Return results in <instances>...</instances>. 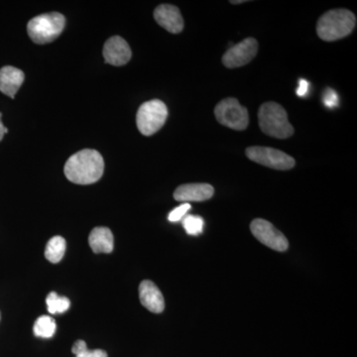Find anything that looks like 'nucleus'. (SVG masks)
<instances>
[{
  "mask_svg": "<svg viewBox=\"0 0 357 357\" xmlns=\"http://www.w3.org/2000/svg\"><path fill=\"white\" fill-rule=\"evenodd\" d=\"M24 79V73L17 68L11 66L2 68L0 70V91L14 98L18 89L22 86Z\"/></svg>",
  "mask_w": 357,
  "mask_h": 357,
  "instance_id": "4468645a",
  "label": "nucleus"
},
{
  "mask_svg": "<svg viewBox=\"0 0 357 357\" xmlns=\"http://www.w3.org/2000/svg\"><path fill=\"white\" fill-rule=\"evenodd\" d=\"M0 319H1V314H0Z\"/></svg>",
  "mask_w": 357,
  "mask_h": 357,
  "instance_id": "a878e982",
  "label": "nucleus"
},
{
  "mask_svg": "<svg viewBox=\"0 0 357 357\" xmlns=\"http://www.w3.org/2000/svg\"><path fill=\"white\" fill-rule=\"evenodd\" d=\"M154 18L156 22L167 31L178 34L184 28V20L178 7L171 4H162L155 9Z\"/></svg>",
  "mask_w": 357,
  "mask_h": 357,
  "instance_id": "9b49d317",
  "label": "nucleus"
},
{
  "mask_svg": "<svg viewBox=\"0 0 357 357\" xmlns=\"http://www.w3.org/2000/svg\"><path fill=\"white\" fill-rule=\"evenodd\" d=\"M89 243L96 255L112 252L114 248V234L107 227H96L89 234Z\"/></svg>",
  "mask_w": 357,
  "mask_h": 357,
  "instance_id": "2eb2a0df",
  "label": "nucleus"
},
{
  "mask_svg": "<svg viewBox=\"0 0 357 357\" xmlns=\"http://www.w3.org/2000/svg\"><path fill=\"white\" fill-rule=\"evenodd\" d=\"M258 52V42L255 38H246L225 52L223 65L229 69L243 67L255 58Z\"/></svg>",
  "mask_w": 357,
  "mask_h": 357,
  "instance_id": "1a4fd4ad",
  "label": "nucleus"
},
{
  "mask_svg": "<svg viewBox=\"0 0 357 357\" xmlns=\"http://www.w3.org/2000/svg\"><path fill=\"white\" fill-rule=\"evenodd\" d=\"M167 117L168 109L165 103L159 100H152L143 103L138 109L136 124L143 135H153L163 128Z\"/></svg>",
  "mask_w": 357,
  "mask_h": 357,
  "instance_id": "39448f33",
  "label": "nucleus"
},
{
  "mask_svg": "<svg viewBox=\"0 0 357 357\" xmlns=\"http://www.w3.org/2000/svg\"><path fill=\"white\" fill-rule=\"evenodd\" d=\"M72 352L75 354V357H107V354L102 349H95V351H89L84 340H77L76 344L73 345Z\"/></svg>",
  "mask_w": 357,
  "mask_h": 357,
  "instance_id": "aec40b11",
  "label": "nucleus"
},
{
  "mask_svg": "<svg viewBox=\"0 0 357 357\" xmlns=\"http://www.w3.org/2000/svg\"><path fill=\"white\" fill-rule=\"evenodd\" d=\"M356 25V17L347 9L328 11L319 18L317 32L324 41H337L349 36Z\"/></svg>",
  "mask_w": 357,
  "mask_h": 357,
  "instance_id": "f03ea898",
  "label": "nucleus"
},
{
  "mask_svg": "<svg viewBox=\"0 0 357 357\" xmlns=\"http://www.w3.org/2000/svg\"><path fill=\"white\" fill-rule=\"evenodd\" d=\"M215 189L210 184H185L180 185L174 192V199L183 203L189 202H204L213 198Z\"/></svg>",
  "mask_w": 357,
  "mask_h": 357,
  "instance_id": "f8f14e48",
  "label": "nucleus"
},
{
  "mask_svg": "<svg viewBox=\"0 0 357 357\" xmlns=\"http://www.w3.org/2000/svg\"><path fill=\"white\" fill-rule=\"evenodd\" d=\"M141 304L154 314H160L165 309V301L161 291L152 281L144 280L139 286Z\"/></svg>",
  "mask_w": 357,
  "mask_h": 357,
  "instance_id": "ddd939ff",
  "label": "nucleus"
},
{
  "mask_svg": "<svg viewBox=\"0 0 357 357\" xmlns=\"http://www.w3.org/2000/svg\"><path fill=\"white\" fill-rule=\"evenodd\" d=\"M217 121L222 126L234 130L243 131L249 123L248 112L246 107L234 98H225L218 102L215 109Z\"/></svg>",
  "mask_w": 357,
  "mask_h": 357,
  "instance_id": "423d86ee",
  "label": "nucleus"
},
{
  "mask_svg": "<svg viewBox=\"0 0 357 357\" xmlns=\"http://www.w3.org/2000/svg\"><path fill=\"white\" fill-rule=\"evenodd\" d=\"M190 210H191V204L188 203L181 204L180 206L174 208V210L169 213V222H177L178 220H183Z\"/></svg>",
  "mask_w": 357,
  "mask_h": 357,
  "instance_id": "412c9836",
  "label": "nucleus"
},
{
  "mask_svg": "<svg viewBox=\"0 0 357 357\" xmlns=\"http://www.w3.org/2000/svg\"><path fill=\"white\" fill-rule=\"evenodd\" d=\"M47 310L52 314H63L70 309V302L68 298L61 297L57 293L52 292L47 296Z\"/></svg>",
  "mask_w": 357,
  "mask_h": 357,
  "instance_id": "a211bd4d",
  "label": "nucleus"
},
{
  "mask_svg": "<svg viewBox=\"0 0 357 357\" xmlns=\"http://www.w3.org/2000/svg\"><path fill=\"white\" fill-rule=\"evenodd\" d=\"M245 154L251 161L268 167V168L275 169V170H290L296 164L295 159L290 155L284 153L280 150L274 149V148L248 147Z\"/></svg>",
  "mask_w": 357,
  "mask_h": 357,
  "instance_id": "0eeeda50",
  "label": "nucleus"
},
{
  "mask_svg": "<svg viewBox=\"0 0 357 357\" xmlns=\"http://www.w3.org/2000/svg\"><path fill=\"white\" fill-rule=\"evenodd\" d=\"M183 227L190 236H199L204 231V220L199 215H185Z\"/></svg>",
  "mask_w": 357,
  "mask_h": 357,
  "instance_id": "6ab92c4d",
  "label": "nucleus"
},
{
  "mask_svg": "<svg viewBox=\"0 0 357 357\" xmlns=\"http://www.w3.org/2000/svg\"><path fill=\"white\" fill-rule=\"evenodd\" d=\"M1 114H0V141L3 139L4 134L8 133V129L3 126L1 121Z\"/></svg>",
  "mask_w": 357,
  "mask_h": 357,
  "instance_id": "b1692460",
  "label": "nucleus"
},
{
  "mask_svg": "<svg viewBox=\"0 0 357 357\" xmlns=\"http://www.w3.org/2000/svg\"><path fill=\"white\" fill-rule=\"evenodd\" d=\"M251 232L258 241L273 250L283 252L289 248L288 239L271 222L256 218L250 225Z\"/></svg>",
  "mask_w": 357,
  "mask_h": 357,
  "instance_id": "6e6552de",
  "label": "nucleus"
},
{
  "mask_svg": "<svg viewBox=\"0 0 357 357\" xmlns=\"http://www.w3.org/2000/svg\"><path fill=\"white\" fill-rule=\"evenodd\" d=\"M105 161L100 152L84 149L72 155L66 162L64 173L70 182L77 185H89L102 177Z\"/></svg>",
  "mask_w": 357,
  "mask_h": 357,
  "instance_id": "f257e3e1",
  "label": "nucleus"
},
{
  "mask_svg": "<svg viewBox=\"0 0 357 357\" xmlns=\"http://www.w3.org/2000/svg\"><path fill=\"white\" fill-rule=\"evenodd\" d=\"M102 53L105 63L116 67L128 64L132 56L128 42L119 36H114L107 40L103 46Z\"/></svg>",
  "mask_w": 357,
  "mask_h": 357,
  "instance_id": "9d476101",
  "label": "nucleus"
},
{
  "mask_svg": "<svg viewBox=\"0 0 357 357\" xmlns=\"http://www.w3.org/2000/svg\"><path fill=\"white\" fill-rule=\"evenodd\" d=\"M244 2H246V1H244V0H238V1H230V3L241 4V3H244Z\"/></svg>",
  "mask_w": 357,
  "mask_h": 357,
  "instance_id": "393cba45",
  "label": "nucleus"
},
{
  "mask_svg": "<svg viewBox=\"0 0 357 357\" xmlns=\"http://www.w3.org/2000/svg\"><path fill=\"white\" fill-rule=\"evenodd\" d=\"M67 243L62 236H54L47 243L45 257L51 263H59L64 257Z\"/></svg>",
  "mask_w": 357,
  "mask_h": 357,
  "instance_id": "dca6fc26",
  "label": "nucleus"
},
{
  "mask_svg": "<svg viewBox=\"0 0 357 357\" xmlns=\"http://www.w3.org/2000/svg\"><path fill=\"white\" fill-rule=\"evenodd\" d=\"M56 328L55 319L50 316H42L35 321L33 332L37 337L51 338L55 335Z\"/></svg>",
  "mask_w": 357,
  "mask_h": 357,
  "instance_id": "f3484780",
  "label": "nucleus"
},
{
  "mask_svg": "<svg viewBox=\"0 0 357 357\" xmlns=\"http://www.w3.org/2000/svg\"><path fill=\"white\" fill-rule=\"evenodd\" d=\"M307 88H309V83L306 79H300V86L297 89V95L299 96H305L307 93Z\"/></svg>",
  "mask_w": 357,
  "mask_h": 357,
  "instance_id": "5701e85b",
  "label": "nucleus"
},
{
  "mask_svg": "<svg viewBox=\"0 0 357 357\" xmlns=\"http://www.w3.org/2000/svg\"><path fill=\"white\" fill-rule=\"evenodd\" d=\"M324 102H325L326 107H330V109L337 107L338 105V96L337 93L332 89H326L325 95H324Z\"/></svg>",
  "mask_w": 357,
  "mask_h": 357,
  "instance_id": "4be33fe9",
  "label": "nucleus"
},
{
  "mask_svg": "<svg viewBox=\"0 0 357 357\" xmlns=\"http://www.w3.org/2000/svg\"><path fill=\"white\" fill-rule=\"evenodd\" d=\"M258 121L263 132L271 137L286 139L294 134V128L289 122L287 112L278 103H263L258 112Z\"/></svg>",
  "mask_w": 357,
  "mask_h": 357,
  "instance_id": "7ed1b4c3",
  "label": "nucleus"
},
{
  "mask_svg": "<svg viewBox=\"0 0 357 357\" xmlns=\"http://www.w3.org/2000/svg\"><path fill=\"white\" fill-rule=\"evenodd\" d=\"M66 24L65 16L58 13H45L29 21L27 31L36 44H47L60 36Z\"/></svg>",
  "mask_w": 357,
  "mask_h": 357,
  "instance_id": "20e7f679",
  "label": "nucleus"
}]
</instances>
